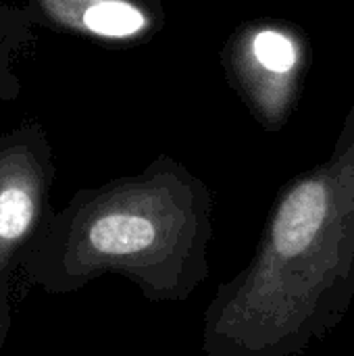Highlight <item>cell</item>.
<instances>
[{"label":"cell","instance_id":"1","mask_svg":"<svg viewBox=\"0 0 354 356\" xmlns=\"http://www.w3.org/2000/svg\"><path fill=\"white\" fill-rule=\"evenodd\" d=\"M354 305V106L330 156L286 181L259 244L202 315L207 356H298Z\"/></svg>","mask_w":354,"mask_h":356},{"label":"cell","instance_id":"2","mask_svg":"<svg viewBox=\"0 0 354 356\" xmlns=\"http://www.w3.org/2000/svg\"><path fill=\"white\" fill-rule=\"evenodd\" d=\"M215 198L169 154L81 192L50 236L35 275L54 292L119 275L150 302H186L209 277Z\"/></svg>","mask_w":354,"mask_h":356},{"label":"cell","instance_id":"3","mask_svg":"<svg viewBox=\"0 0 354 356\" xmlns=\"http://www.w3.org/2000/svg\"><path fill=\"white\" fill-rule=\"evenodd\" d=\"M221 67L252 119L267 134H280L292 117L309 67L305 31L282 19L246 21L225 40Z\"/></svg>","mask_w":354,"mask_h":356},{"label":"cell","instance_id":"4","mask_svg":"<svg viewBox=\"0 0 354 356\" xmlns=\"http://www.w3.org/2000/svg\"><path fill=\"white\" fill-rule=\"evenodd\" d=\"M35 4L56 27L117 44L146 42L167 23L159 0H35Z\"/></svg>","mask_w":354,"mask_h":356},{"label":"cell","instance_id":"5","mask_svg":"<svg viewBox=\"0 0 354 356\" xmlns=\"http://www.w3.org/2000/svg\"><path fill=\"white\" fill-rule=\"evenodd\" d=\"M44 165L25 148L0 152V275L42 219Z\"/></svg>","mask_w":354,"mask_h":356},{"label":"cell","instance_id":"6","mask_svg":"<svg viewBox=\"0 0 354 356\" xmlns=\"http://www.w3.org/2000/svg\"><path fill=\"white\" fill-rule=\"evenodd\" d=\"M0 330H2V321H0Z\"/></svg>","mask_w":354,"mask_h":356},{"label":"cell","instance_id":"7","mask_svg":"<svg viewBox=\"0 0 354 356\" xmlns=\"http://www.w3.org/2000/svg\"><path fill=\"white\" fill-rule=\"evenodd\" d=\"M353 44H354V35H353Z\"/></svg>","mask_w":354,"mask_h":356}]
</instances>
